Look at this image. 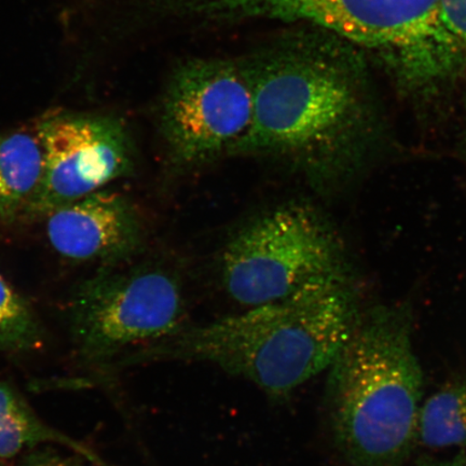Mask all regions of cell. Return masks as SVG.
<instances>
[{
	"label": "cell",
	"mask_w": 466,
	"mask_h": 466,
	"mask_svg": "<svg viewBox=\"0 0 466 466\" xmlns=\"http://www.w3.org/2000/svg\"><path fill=\"white\" fill-rule=\"evenodd\" d=\"M46 441L72 448L87 461L103 465L90 450L40 421L13 387L0 382V458H13L25 448Z\"/></svg>",
	"instance_id": "cell-11"
},
{
	"label": "cell",
	"mask_w": 466,
	"mask_h": 466,
	"mask_svg": "<svg viewBox=\"0 0 466 466\" xmlns=\"http://www.w3.org/2000/svg\"><path fill=\"white\" fill-rule=\"evenodd\" d=\"M36 129L45 173L25 218H46L136 170L130 134L113 116L58 113L46 116Z\"/></svg>",
	"instance_id": "cell-8"
},
{
	"label": "cell",
	"mask_w": 466,
	"mask_h": 466,
	"mask_svg": "<svg viewBox=\"0 0 466 466\" xmlns=\"http://www.w3.org/2000/svg\"><path fill=\"white\" fill-rule=\"evenodd\" d=\"M185 317L178 279L154 267L98 273L76 289L69 304L76 351L93 363L127 358L130 349L177 334Z\"/></svg>",
	"instance_id": "cell-6"
},
{
	"label": "cell",
	"mask_w": 466,
	"mask_h": 466,
	"mask_svg": "<svg viewBox=\"0 0 466 466\" xmlns=\"http://www.w3.org/2000/svg\"><path fill=\"white\" fill-rule=\"evenodd\" d=\"M248 66L253 122L231 155L319 167L345 142L360 110L359 86L346 56L328 40L301 34Z\"/></svg>",
	"instance_id": "cell-3"
},
{
	"label": "cell",
	"mask_w": 466,
	"mask_h": 466,
	"mask_svg": "<svg viewBox=\"0 0 466 466\" xmlns=\"http://www.w3.org/2000/svg\"><path fill=\"white\" fill-rule=\"evenodd\" d=\"M254 116L248 63L207 57L186 61L168 79L160 127L168 155L180 167H197L232 154Z\"/></svg>",
	"instance_id": "cell-7"
},
{
	"label": "cell",
	"mask_w": 466,
	"mask_h": 466,
	"mask_svg": "<svg viewBox=\"0 0 466 466\" xmlns=\"http://www.w3.org/2000/svg\"><path fill=\"white\" fill-rule=\"evenodd\" d=\"M442 25L466 52V0H440Z\"/></svg>",
	"instance_id": "cell-14"
},
{
	"label": "cell",
	"mask_w": 466,
	"mask_h": 466,
	"mask_svg": "<svg viewBox=\"0 0 466 466\" xmlns=\"http://www.w3.org/2000/svg\"><path fill=\"white\" fill-rule=\"evenodd\" d=\"M45 218L50 246L68 260L119 265L136 254L143 241L137 209L118 192H93Z\"/></svg>",
	"instance_id": "cell-9"
},
{
	"label": "cell",
	"mask_w": 466,
	"mask_h": 466,
	"mask_svg": "<svg viewBox=\"0 0 466 466\" xmlns=\"http://www.w3.org/2000/svg\"><path fill=\"white\" fill-rule=\"evenodd\" d=\"M221 22L302 23L370 50L407 85L457 71L464 50L442 25L440 0H207Z\"/></svg>",
	"instance_id": "cell-4"
},
{
	"label": "cell",
	"mask_w": 466,
	"mask_h": 466,
	"mask_svg": "<svg viewBox=\"0 0 466 466\" xmlns=\"http://www.w3.org/2000/svg\"><path fill=\"white\" fill-rule=\"evenodd\" d=\"M417 441L432 450L466 446V379L446 383L422 403Z\"/></svg>",
	"instance_id": "cell-12"
},
{
	"label": "cell",
	"mask_w": 466,
	"mask_h": 466,
	"mask_svg": "<svg viewBox=\"0 0 466 466\" xmlns=\"http://www.w3.org/2000/svg\"><path fill=\"white\" fill-rule=\"evenodd\" d=\"M360 313L346 271L313 279L269 304L182 329L134 354L131 363L196 360L252 381L273 399L335 362Z\"/></svg>",
	"instance_id": "cell-1"
},
{
	"label": "cell",
	"mask_w": 466,
	"mask_h": 466,
	"mask_svg": "<svg viewBox=\"0 0 466 466\" xmlns=\"http://www.w3.org/2000/svg\"><path fill=\"white\" fill-rule=\"evenodd\" d=\"M45 173V149L37 129L0 133V221L25 218Z\"/></svg>",
	"instance_id": "cell-10"
},
{
	"label": "cell",
	"mask_w": 466,
	"mask_h": 466,
	"mask_svg": "<svg viewBox=\"0 0 466 466\" xmlns=\"http://www.w3.org/2000/svg\"><path fill=\"white\" fill-rule=\"evenodd\" d=\"M343 271L334 232L305 204H289L253 219L221 256L227 293L248 308L285 299L313 279Z\"/></svg>",
	"instance_id": "cell-5"
},
{
	"label": "cell",
	"mask_w": 466,
	"mask_h": 466,
	"mask_svg": "<svg viewBox=\"0 0 466 466\" xmlns=\"http://www.w3.org/2000/svg\"><path fill=\"white\" fill-rule=\"evenodd\" d=\"M43 337L31 306L0 275V351H27L39 346Z\"/></svg>",
	"instance_id": "cell-13"
},
{
	"label": "cell",
	"mask_w": 466,
	"mask_h": 466,
	"mask_svg": "<svg viewBox=\"0 0 466 466\" xmlns=\"http://www.w3.org/2000/svg\"><path fill=\"white\" fill-rule=\"evenodd\" d=\"M417 466H466V454L461 452L450 460L422 458L419 460Z\"/></svg>",
	"instance_id": "cell-16"
},
{
	"label": "cell",
	"mask_w": 466,
	"mask_h": 466,
	"mask_svg": "<svg viewBox=\"0 0 466 466\" xmlns=\"http://www.w3.org/2000/svg\"><path fill=\"white\" fill-rule=\"evenodd\" d=\"M411 329L399 308L360 316L329 369L330 432L353 466H399L417 442L424 381Z\"/></svg>",
	"instance_id": "cell-2"
},
{
	"label": "cell",
	"mask_w": 466,
	"mask_h": 466,
	"mask_svg": "<svg viewBox=\"0 0 466 466\" xmlns=\"http://www.w3.org/2000/svg\"><path fill=\"white\" fill-rule=\"evenodd\" d=\"M19 466H84L76 460L63 458L54 453L33 454ZM102 466V465H100Z\"/></svg>",
	"instance_id": "cell-15"
}]
</instances>
